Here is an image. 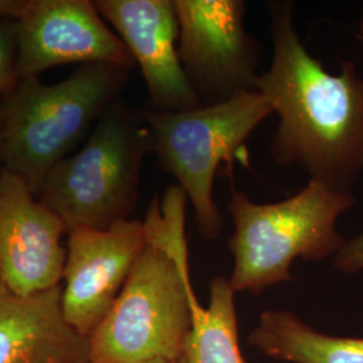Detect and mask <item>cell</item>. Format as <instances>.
Masks as SVG:
<instances>
[{
  "mask_svg": "<svg viewBox=\"0 0 363 363\" xmlns=\"http://www.w3.org/2000/svg\"><path fill=\"white\" fill-rule=\"evenodd\" d=\"M142 112L157 167L178 181L193 206L199 233L216 240L223 226L214 199L217 172L222 163L233 166L252 133L274 113L272 105L261 91H247L190 111Z\"/></svg>",
  "mask_w": 363,
  "mask_h": 363,
  "instance_id": "cell-6",
  "label": "cell"
},
{
  "mask_svg": "<svg viewBox=\"0 0 363 363\" xmlns=\"http://www.w3.org/2000/svg\"><path fill=\"white\" fill-rule=\"evenodd\" d=\"M94 6L139 66L148 109L182 112L202 106L178 55L174 0H96Z\"/></svg>",
  "mask_w": 363,
  "mask_h": 363,
  "instance_id": "cell-11",
  "label": "cell"
},
{
  "mask_svg": "<svg viewBox=\"0 0 363 363\" xmlns=\"http://www.w3.org/2000/svg\"><path fill=\"white\" fill-rule=\"evenodd\" d=\"M187 196L178 184L154 196L148 242L127 283L89 340L93 363H144L183 355L194 325L195 298L186 240Z\"/></svg>",
  "mask_w": 363,
  "mask_h": 363,
  "instance_id": "cell-2",
  "label": "cell"
},
{
  "mask_svg": "<svg viewBox=\"0 0 363 363\" xmlns=\"http://www.w3.org/2000/svg\"><path fill=\"white\" fill-rule=\"evenodd\" d=\"M88 337L64 318L61 286L19 296L0 289V363H82Z\"/></svg>",
  "mask_w": 363,
  "mask_h": 363,
  "instance_id": "cell-12",
  "label": "cell"
},
{
  "mask_svg": "<svg viewBox=\"0 0 363 363\" xmlns=\"http://www.w3.org/2000/svg\"><path fill=\"white\" fill-rule=\"evenodd\" d=\"M18 81V22L0 19V101Z\"/></svg>",
  "mask_w": 363,
  "mask_h": 363,
  "instance_id": "cell-15",
  "label": "cell"
},
{
  "mask_svg": "<svg viewBox=\"0 0 363 363\" xmlns=\"http://www.w3.org/2000/svg\"><path fill=\"white\" fill-rule=\"evenodd\" d=\"M65 233L28 183L0 167V289L27 296L61 286Z\"/></svg>",
  "mask_w": 363,
  "mask_h": 363,
  "instance_id": "cell-10",
  "label": "cell"
},
{
  "mask_svg": "<svg viewBox=\"0 0 363 363\" xmlns=\"http://www.w3.org/2000/svg\"><path fill=\"white\" fill-rule=\"evenodd\" d=\"M144 363H187L186 358L182 355L177 359H164V358H159V359H152V361H148V362Z\"/></svg>",
  "mask_w": 363,
  "mask_h": 363,
  "instance_id": "cell-18",
  "label": "cell"
},
{
  "mask_svg": "<svg viewBox=\"0 0 363 363\" xmlns=\"http://www.w3.org/2000/svg\"><path fill=\"white\" fill-rule=\"evenodd\" d=\"M82 363H93V362H91V359H89V358H88V359H86V361H85V362H82Z\"/></svg>",
  "mask_w": 363,
  "mask_h": 363,
  "instance_id": "cell-20",
  "label": "cell"
},
{
  "mask_svg": "<svg viewBox=\"0 0 363 363\" xmlns=\"http://www.w3.org/2000/svg\"><path fill=\"white\" fill-rule=\"evenodd\" d=\"M272 62L259 91L279 117L273 160L337 191L351 193L363 172V77L350 60L337 74L312 57L295 27L291 0L267 3Z\"/></svg>",
  "mask_w": 363,
  "mask_h": 363,
  "instance_id": "cell-1",
  "label": "cell"
},
{
  "mask_svg": "<svg viewBox=\"0 0 363 363\" xmlns=\"http://www.w3.org/2000/svg\"><path fill=\"white\" fill-rule=\"evenodd\" d=\"M247 340L280 362L363 363V337L327 335L286 310L262 312Z\"/></svg>",
  "mask_w": 363,
  "mask_h": 363,
  "instance_id": "cell-13",
  "label": "cell"
},
{
  "mask_svg": "<svg viewBox=\"0 0 363 363\" xmlns=\"http://www.w3.org/2000/svg\"><path fill=\"white\" fill-rule=\"evenodd\" d=\"M147 242L144 220L67 233L61 307L67 325L79 335L91 337L104 320Z\"/></svg>",
  "mask_w": 363,
  "mask_h": 363,
  "instance_id": "cell-8",
  "label": "cell"
},
{
  "mask_svg": "<svg viewBox=\"0 0 363 363\" xmlns=\"http://www.w3.org/2000/svg\"><path fill=\"white\" fill-rule=\"evenodd\" d=\"M130 69L78 66L65 79H19L0 101V167L22 177L37 195L49 171L88 139L128 85Z\"/></svg>",
  "mask_w": 363,
  "mask_h": 363,
  "instance_id": "cell-3",
  "label": "cell"
},
{
  "mask_svg": "<svg viewBox=\"0 0 363 363\" xmlns=\"http://www.w3.org/2000/svg\"><path fill=\"white\" fill-rule=\"evenodd\" d=\"M16 22L19 79L72 64L136 66L91 0H27Z\"/></svg>",
  "mask_w": 363,
  "mask_h": 363,
  "instance_id": "cell-9",
  "label": "cell"
},
{
  "mask_svg": "<svg viewBox=\"0 0 363 363\" xmlns=\"http://www.w3.org/2000/svg\"><path fill=\"white\" fill-rule=\"evenodd\" d=\"M235 291L229 279L210 281L208 306L196 304L183 357L187 363H245L240 347Z\"/></svg>",
  "mask_w": 363,
  "mask_h": 363,
  "instance_id": "cell-14",
  "label": "cell"
},
{
  "mask_svg": "<svg viewBox=\"0 0 363 363\" xmlns=\"http://www.w3.org/2000/svg\"><path fill=\"white\" fill-rule=\"evenodd\" d=\"M334 267L340 272L352 274L363 271V232L346 241L334 256Z\"/></svg>",
  "mask_w": 363,
  "mask_h": 363,
  "instance_id": "cell-16",
  "label": "cell"
},
{
  "mask_svg": "<svg viewBox=\"0 0 363 363\" xmlns=\"http://www.w3.org/2000/svg\"><path fill=\"white\" fill-rule=\"evenodd\" d=\"M359 31H361V35L363 37V18H362V22H361V27H359Z\"/></svg>",
  "mask_w": 363,
  "mask_h": 363,
  "instance_id": "cell-19",
  "label": "cell"
},
{
  "mask_svg": "<svg viewBox=\"0 0 363 363\" xmlns=\"http://www.w3.org/2000/svg\"><path fill=\"white\" fill-rule=\"evenodd\" d=\"M27 0H0V19L18 21L25 11Z\"/></svg>",
  "mask_w": 363,
  "mask_h": 363,
  "instance_id": "cell-17",
  "label": "cell"
},
{
  "mask_svg": "<svg viewBox=\"0 0 363 363\" xmlns=\"http://www.w3.org/2000/svg\"><path fill=\"white\" fill-rule=\"evenodd\" d=\"M178 55L202 105L259 91L262 50L244 25L242 0H174Z\"/></svg>",
  "mask_w": 363,
  "mask_h": 363,
  "instance_id": "cell-7",
  "label": "cell"
},
{
  "mask_svg": "<svg viewBox=\"0 0 363 363\" xmlns=\"http://www.w3.org/2000/svg\"><path fill=\"white\" fill-rule=\"evenodd\" d=\"M355 205V196L308 179L286 199L256 203L232 190L228 211L234 232L229 240L233 256L230 286L255 296L268 288L292 281L295 259L322 261L345 245L337 230L339 217Z\"/></svg>",
  "mask_w": 363,
  "mask_h": 363,
  "instance_id": "cell-4",
  "label": "cell"
},
{
  "mask_svg": "<svg viewBox=\"0 0 363 363\" xmlns=\"http://www.w3.org/2000/svg\"><path fill=\"white\" fill-rule=\"evenodd\" d=\"M152 135L142 109L118 100L77 152L58 162L39 187V201L76 229L106 230L130 220L139 201Z\"/></svg>",
  "mask_w": 363,
  "mask_h": 363,
  "instance_id": "cell-5",
  "label": "cell"
}]
</instances>
